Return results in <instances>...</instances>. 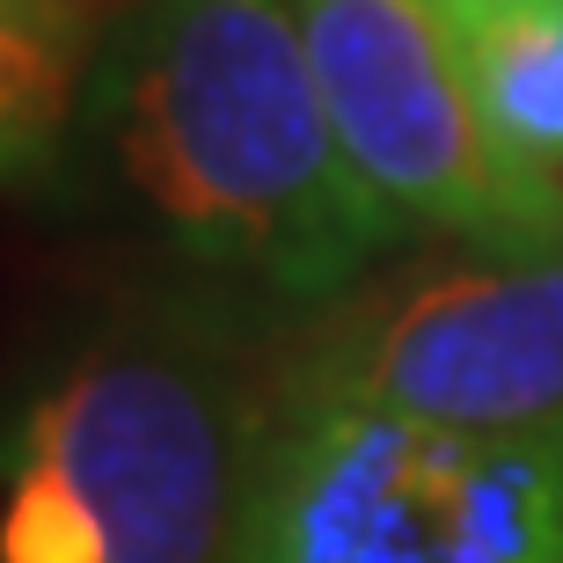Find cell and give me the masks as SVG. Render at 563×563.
Instances as JSON below:
<instances>
[{
	"mask_svg": "<svg viewBox=\"0 0 563 563\" xmlns=\"http://www.w3.org/2000/svg\"><path fill=\"white\" fill-rule=\"evenodd\" d=\"M81 162L220 292L322 314L402 234L336 132L292 0H140L103 37Z\"/></svg>",
	"mask_w": 563,
	"mask_h": 563,
	"instance_id": "1",
	"label": "cell"
},
{
	"mask_svg": "<svg viewBox=\"0 0 563 563\" xmlns=\"http://www.w3.org/2000/svg\"><path fill=\"white\" fill-rule=\"evenodd\" d=\"M286 402L454 432H563V250H468L366 278L292 336Z\"/></svg>",
	"mask_w": 563,
	"mask_h": 563,
	"instance_id": "4",
	"label": "cell"
},
{
	"mask_svg": "<svg viewBox=\"0 0 563 563\" xmlns=\"http://www.w3.org/2000/svg\"><path fill=\"white\" fill-rule=\"evenodd\" d=\"M314 81L358 176L468 250H563V184L483 125L446 0H292Z\"/></svg>",
	"mask_w": 563,
	"mask_h": 563,
	"instance_id": "5",
	"label": "cell"
},
{
	"mask_svg": "<svg viewBox=\"0 0 563 563\" xmlns=\"http://www.w3.org/2000/svg\"><path fill=\"white\" fill-rule=\"evenodd\" d=\"M264 424L212 336L103 330L8 424L0 563H234Z\"/></svg>",
	"mask_w": 563,
	"mask_h": 563,
	"instance_id": "2",
	"label": "cell"
},
{
	"mask_svg": "<svg viewBox=\"0 0 563 563\" xmlns=\"http://www.w3.org/2000/svg\"><path fill=\"white\" fill-rule=\"evenodd\" d=\"M88 15H103V22H118V15H132V8H140V0H81Z\"/></svg>",
	"mask_w": 563,
	"mask_h": 563,
	"instance_id": "8",
	"label": "cell"
},
{
	"mask_svg": "<svg viewBox=\"0 0 563 563\" xmlns=\"http://www.w3.org/2000/svg\"><path fill=\"white\" fill-rule=\"evenodd\" d=\"M468 88L483 125L534 176L563 168V0H512L498 15L461 22Z\"/></svg>",
	"mask_w": 563,
	"mask_h": 563,
	"instance_id": "6",
	"label": "cell"
},
{
	"mask_svg": "<svg viewBox=\"0 0 563 563\" xmlns=\"http://www.w3.org/2000/svg\"><path fill=\"white\" fill-rule=\"evenodd\" d=\"M234 563H563V432L272 396Z\"/></svg>",
	"mask_w": 563,
	"mask_h": 563,
	"instance_id": "3",
	"label": "cell"
},
{
	"mask_svg": "<svg viewBox=\"0 0 563 563\" xmlns=\"http://www.w3.org/2000/svg\"><path fill=\"white\" fill-rule=\"evenodd\" d=\"M498 8H512V0H446V15H454V22H476V15H498Z\"/></svg>",
	"mask_w": 563,
	"mask_h": 563,
	"instance_id": "7",
	"label": "cell"
}]
</instances>
